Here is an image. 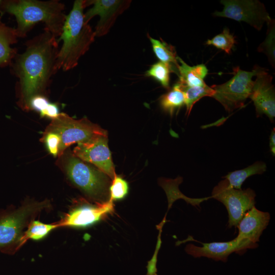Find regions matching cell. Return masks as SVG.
<instances>
[{"mask_svg":"<svg viewBox=\"0 0 275 275\" xmlns=\"http://www.w3.org/2000/svg\"><path fill=\"white\" fill-rule=\"evenodd\" d=\"M58 43L57 38L44 29L42 33L26 42L23 53L14 58L13 69L18 79V104L22 108L29 109L30 101L34 96H45L51 77L56 73Z\"/></svg>","mask_w":275,"mask_h":275,"instance_id":"6da1fadb","label":"cell"},{"mask_svg":"<svg viewBox=\"0 0 275 275\" xmlns=\"http://www.w3.org/2000/svg\"><path fill=\"white\" fill-rule=\"evenodd\" d=\"M0 9L14 15L18 37L22 38L39 22L45 23V29L55 37L60 36L67 15L65 5L59 1L9 0L2 2Z\"/></svg>","mask_w":275,"mask_h":275,"instance_id":"7a4b0ae2","label":"cell"},{"mask_svg":"<svg viewBox=\"0 0 275 275\" xmlns=\"http://www.w3.org/2000/svg\"><path fill=\"white\" fill-rule=\"evenodd\" d=\"M86 7L85 1L76 0L66 16L62 33L57 39L58 42L61 40L63 42L55 64L56 72L60 69L66 71L76 67L80 57L94 41V31L84 20Z\"/></svg>","mask_w":275,"mask_h":275,"instance_id":"3957f363","label":"cell"},{"mask_svg":"<svg viewBox=\"0 0 275 275\" xmlns=\"http://www.w3.org/2000/svg\"><path fill=\"white\" fill-rule=\"evenodd\" d=\"M48 199H26L19 206L0 210V252L13 255L24 244L23 237L30 223L52 208Z\"/></svg>","mask_w":275,"mask_h":275,"instance_id":"277c9868","label":"cell"},{"mask_svg":"<svg viewBox=\"0 0 275 275\" xmlns=\"http://www.w3.org/2000/svg\"><path fill=\"white\" fill-rule=\"evenodd\" d=\"M57 161L68 181L84 194L86 199L99 203L109 200L112 180L105 174L70 150L65 151Z\"/></svg>","mask_w":275,"mask_h":275,"instance_id":"5b68a950","label":"cell"},{"mask_svg":"<svg viewBox=\"0 0 275 275\" xmlns=\"http://www.w3.org/2000/svg\"><path fill=\"white\" fill-rule=\"evenodd\" d=\"M45 131L56 133L60 139L58 157L72 144L89 142L100 135H107V132L86 118L75 120L61 113L51 119Z\"/></svg>","mask_w":275,"mask_h":275,"instance_id":"8992f818","label":"cell"},{"mask_svg":"<svg viewBox=\"0 0 275 275\" xmlns=\"http://www.w3.org/2000/svg\"><path fill=\"white\" fill-rule=\"evenodd\" d=\"M260 68L255 66L251 71L241 70L238 67L233 68V76L230 80L211 87L214 90L212 97L229 113L243 107L251 94L254 81L252 78L258 74Z\"/></svg>","mask_w":275,"mask_h":275,"instance_id":"52a82bcc","label":"cell"},{"mask_svg":"<svg viewBox=\"0 0 275 275\" xmlns=\"http://www.w3.org/2000/svg\"><path fill=\"white\" fill-rule=\"evenodd\" d=\"M211 194V198L226 207L228 213L229 228L237 227L245 213L255 207L256 194L253 189L234 188L226 179L213 188Z\"/></svg>","mask_w":275,"mask_h":275,"instance_id":"ba28073f","label":"cell"},{"mask_svg":"<svg viewBox=\"0 0 275 275\" xmlns=\"http://www.w3.org/2000/svg\"><path fill=\"white\" fill-rule=\"evenodd\" d=\"M114 211V204L110 200L103 203H91L82 199L76 201L57 223L59 228H86L104 219Z\"/></svg>","mask_w":275,"mask_h":275,"instance_id":"9c48e42d","label":"cell"},{"mask_svg":"<svg viewBox=\"0 0 275 275\" xmlns=\"http://www.w3.org/2000/svg\"><path fill=\"white\" fill-rule=\"evenodd\" d=\"M222 11H215V16L244 21L258 31L270 19L264 4L258 0H222Z\"/></svg>","mask_w":275,"mask_h":275,"instance_id":"30bf717a","label":"cell"},{"mask_svg":"<svg viewBox=\"0 0 275 275\" xmlns=\"http://www.w3.org/2000/svg\"><path fill=\"white\" fill-rule=\"evenodd\" d=\"M72 152L81 160L94 165L112 180L116 176L107 135L98 136L89 142L77 144Z\"/></svg>","mask_w":275,"mask_h":275,"instance_id":"8fae6325","label":"cell"},{"mask_svg":"<svg viewBox=\"0 0 275 275\" xmlns=\"http://www.w3.org/2000/svg\"><path fill=\"white\" fill-rule=\"evenodd\" d=\"M131 1L129 0H90L85 1L86 7L93 6L84 14L87 23L95 16L100 19L95 26L96 37H101L108 33L117 17L129 7Z\"/></svg>","mask_w":275,"mask_h":275,"instance_id":"7c38bea8","label":"cell"},{"mask_svg":"<svg viewBox=\"0 0 275 275\" xmlns=\"http://www.w3.org/2000/svg\"><path fill=\"white\" fill-rule=\"evenodd\" d=\"M256 76L249 98L253 101L257 117L265 115L273 122L275 117V91L272 76L261 67Z\"/></svg>","mask_w":275,"mask_h":275,"instance_id":"4fadbf2b","label":"cell"},{"mask_svg":"<svg viewBox=\"0 0 275 275\" xmlns=\"http://www.w3.org/2000/svg\"><path fill=\"white\" fill-rule=\"evenodd\" d=\"M270 221V214L255 207L246 212L237 225L236 239L245 250L258 247L257 242Z\"/></svg>","mask_w":275,"mask_h":275,"instance_id":"5bb4252c","label":"cell"},{"mask_svg":"<svg viewBox=\"0 0 275 275\" xmlns=\"http://www.w3.org/2000/svg\"><path fill=\"white\" fill-rule=\"evenodd\" d=\"M200 243L202 246L200 247L193 244L186 245L185 252L195 258L202 257L212 259L214 261H221L226 262L228 257L233 253L242 255L246 251L239 244L237 239L226 242H213L210 243Z\"/></svg>","mask_w":275,"mask_h":275,"instance_id":"9a60e30c","label":"cell"},{"mask_svg":"<svg viewBox=\"0 0 275 275\" xmlns=\"http://www.w3.org/2000/svg\"><path fill=\"white\" fill-rule=\"evenodd\" d=\"M177 61L179 82L182 86H202L206 85L204 79L207 75L208 70L204 64L190 66L178 56Z\"/></svg>","mask_w":275,"mask_h":275,"instance_id":"2e32d148","label":"cell"},{"mask_svg":"<svg viewBox=\"0 0 275 275\" xmlns=\"http://www.w3.org/2000/svg\"><path fill=\"white\" fill-rule=\"evenodd\" d=\"M17 38L15 29L2 22L0 16V67L12 65L17 50L11 46L17 42Z\"/></svg>","mask_w":275,"mask_h":275,"instance_id":"e0dca14e","label":"cell"},{"mask_svg":"<svg viewBox=\"0 0 275 275\" xmlns=\"http://www.w3.org/2000/svg\"><path fill=\"white\" fill-rule=\"evenodd\" d=\"M183 179L178 177L175 179L161 178L159 180V185L163 188L166 192L168 201L169 210L172 207L173 203L178 199H182L185 200L188 204L194 206L200 207V204L211 197L203 198H190L183 195L179 189V185L182 182Z\"/></svg>","mask_w":275,"mask_h":275,"instance_id":"ac0fdd59","label":"cell"},{"mask_svg":"<svg viewBox=\"0 0 275 275\" xmlns=\"http://www.w3.org/2000/svg\"><path fill=\"white\" fill-rule=\"evenodd\" d=\"M266 169L265 163L257 161L244 169L228 173L224 178L228 181L231 187L235 189H241L242 183L248 178L252 175L262 174Z\"/></svg>","mask_w":275,"mask_h":275,"instance_id":"d6986e66","label":"cell"},{"mask_svg":"<svg viewBox=\"0 0 275 275\" xmlns=\"http://www.w3.org/2000/svg\"><path fill=\"white\" fill-rule=\"evenodd\" d=\"M149 38L152 44L153 52L159 61L169 65L173 72L178 74V56L174 47L162 40L160 41L150 36Z\"/></svg>","mask_w":275,"mask_h":275,"instance_id":"ffe728a7","label":"cell"},{"mask_svg":"<svg viewBox=\"0 0 275 275\" xmlns=\"http://www.w3.org/2000/svg\"><path fill=\"white\" fill-rule=\"evenodd\" d=\"M184 93L178 81L170 91L161 97L160 103L163 109L172 115L175 110L184 104Z\"/></svg>","mask_w":275,"mask_h":275,"instance_id":"44dd1931","label":"cell"},{"mask_svg":"<svg viewBox=\"0 0 275 275\" xmlns=\"http://www.w3.org/2000/svg\"><path fill=\"white\" fill-rule=\"evenodd\" d=\"M59 228L57 222L46 224L39 220H33L25 230L23 241L25 244L29 240H41L46 237L52 231Z\"/></svg>","mask_w":275,"mask_h":275,"instance_id":"7402d4cb","label":"cell"},{"mask_svg":"<svg viewBox=\"0 0 275 275\" xmlns=\"http://www.w3.org/2000/svg\"><path fill=\"white\" fill-rule=\"evenodd\" d=\"M181 86L184 95V104L186 105V114L187 116L190 114L193 105L198 101L205 96L212 97L214 94V90L207 85L194 87Z\"/></svg>","mask_w":275,"mask_h":275,"instance_id":"603a6c76","label":"cell"},{"mask_svg":"<svg viewBox=\"0 0 275 275\" xmlns=\"http://www.w3.org/2000/svg\"><path fill=\"white\" fill-rule=\"evenodd\" d=\"M267 30L264 41L258 47L259 52L265 53L273 68L275 67V23L270 19L267 23Z\"/></svg>","mask_w":275,"mask_h":275,"instance_id":"cb8c5ba5","label":"cell"},{"mask_svg":"<svg viewBox=\"0 0 275 275\" xmlns=\"http://www.w3.org/2000/svg\"><path fill=\"white\" fill-rule=\"evenodd\" d=\"M173 72L168 65L159 61L146 71V76L152 77L158 81L164 88L168 89L170 84V74Z\"/></svg>","mask_w":275,"mask_h":275,"instance_id":"d4e9b609","label":"cell"},{"mask_svg":"<svg viewBox=\"0 0 275 275\" xmlns=\"http://www.w3.org/2000/svg\"><path fill=\"white\" fill-rule=\"evenodd\" d=\"M205 43L222 49L229 54L234 44L236 43V41L233 35L230 33L229 29L226 28L222 33L215 36L211 39L207 40Z\"/></svg>","mask_w":275,"mask_h":275,"instance_id":"484cf974","label":"cell"},{"mask_svg":"<svg viewBox=\"0 0 275 275\" xmlns=\"http://www.w3.org/2000/svg\"><path fill=\"white\" fill-rule=\"evenodd\" d=\"M109 200L112 201L124 199L128 194L129 186L127 181L116 175L109 187Z\"/></svg>","mask_w":275,"mask_h":275,"instance_id":"4316f807","label":"cell"},{"mask_svg":"<svg viewBox=\"0 0 275 275\" xmlns=\"http://www.w3.org/2000/svg\"><path fill=\"white\" fill-rule=\"evenodd\" d=\"M41 140L45 144L47 150L54 157L58 156L60 139L56 133L45 131Z\"/></svg>","mask_w":275,"mask_h":275,"instance_id":"83f0119b","label":"cell"},{"mask_svg":"<svg viewBox=\"0 0 275 275\" xmlns=\"http://www.w3.org/2000/svg\"><path fill=\"white\" fill-rule=\"evenodd\" d=\"M164 225L162 223H160L157 226V229L159 230V234L158 236L157 243L156 244L155 251L154 255L151 260L148 262V264L147 266V273L146 275H157V270L156 268L157 263V256L159 250L160 249L161 240V234L162 232V228Z\"/></svg>","mask_w":275,"mask_h":275,"instance_id":"f1b7e54d","label":"cell"},{"mask_svg":"<svg viewBox=\"0 0 275 275\" xmlns=\"http://www.w3.org/2000/svg\"><path fill=\"white\" fill-rule=\"evenodd\" d=\"M49 102L45 96L37 95L33 97L30 101L29 109H34L39 113L43 111Z\"/></svg>","mask_w":275,"mask_h":275,"instance_id":"f546056e","label":"cell"},{"mask_svg":"<svg viewBox=\"0 0 275 275\" xmlns=\"http://www.w3.org/2000/svg\"><path fill=\"white\" fill-rule=\"evenodd\" d=\"M41 117H46L51 119L56 118L60 114L58 105L55 103H49L47 107L40 113Z\"/></svg>","mask_w":275,"mask_h":275,"instance_id":"4dcf8cb0","label":"cell"},{"mask_svg":"<svg viewBox=\"0 0 275 275\" xmlns=\"http://www.w3.org/2000/svg\"><path fill=\"white\" fill-rule=\"evenodd\" d=\"M269 147L272 154H275V129L274 128L271 131L269 137Z\"/></svg>","mask_w":275,"mask_h":275,"instance_id":"1f68e13d","label":"cell"},{"mask_svg":"<svg viewBox=\"0 0 275 275\" xmlns=\"http://www.w3.org/2000/svg\"><path fill=\"white\" fill-rule=\"evenodd\" d=\"M1 2H2V1H0V4H1Z\"/></svg>","mask_w":275,"mask_h":275,"instance_id":"d6a6232c","label":"cell"}]
</instances>
